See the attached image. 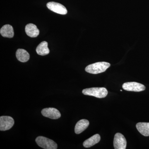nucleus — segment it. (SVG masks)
Here are the masks:
<instances>
[{"instance_id":"obj_11","label":"nucleus","mask_w":149,"mask_h":149,"mask_svg":"<svg viewBox=\"0 0 149 149\" xmlns=\"http://www.w3.org/2000/svg\"><path fill=\"white\" fill-rule=\"evenodd\" d=\"M89 125V121L86 119H82L76 123L74 128V132L77 134H80L86 129Z\"/></svg>"},{"instance_id":"obj_2","label":"nucleus","mask_w":149,"mask_h":149,"mask_svg":"<svg viewBox=\"0 0 149 149\" xmlns=\"http://www.w3.org/2000/svg\"><path fill=\"white\" fill-rule=\"evenodd\" d=\"M86 95L94 96L98 98L105 97L108 94V91L104 88H92L84 89L82 91Z\"/></svg>"},{"instance_id":"obj_9","label":"nucleus","mask_w":149,"mask_h":149,"mask_svg":"<svg viewBox=\"0 0 149 149\" xmlns=\"http://www.w3.org/2000/svg\"><path fill=\"white\" fill-rule=\"evenodd\" d=\"M26 34L30 37H36L39 35L40 31L35 24L29 23L26 25L25 28Z\"/></svg>"},{"instance_id":"obj_6","label":"nucleus","mask_w":149,"mask_h":149,"mask_svg":"<svg viewBox=\"0 0 149 149\" xmlns=\"http://www.w3.org/2000/svg\"><path fill=\"white\" fill-rule=\"evenodd\" d=\"M47 6L48 9L56 13L61 15H65L67 13L65 7L59 3L50 2L47 3Z\"/></svg>"},{"instance_id":"obj_1","label":"nucleus","mask_w":149,"mask_h":149,"mask_svg":"<svg viewBox=\"0 0 149 149\" xmlns=\"http://www.w3.org/2000/svg\"><path fill=\"white\" fill-rule=\"evenodd\" d=\"M110 66V64L106 62H99L89 65L86 67L85 70L88 73L97 74L105 72Z\"/></svg>"},{"instance_id":"obj_8","label":"nucleus","mask_w":149,"mask_h":149,"mask_svg":"<svg viewBox=\"0 0 149 149\" xmlns=\"http://www.w3.org/2000/svg\"><path fill=\"white\" fill-rule=\"evenodd\" d=\"M41 112L43 116L51 119H58L61 116V114L58 110L54 108L44 109Z\"/></svg>"},{"instance_id":"obj_16","label":"nucleus","mask_w":149,"mask_h":149,"mask_svg":"<svg viewBox=\"0 0 149 149\" xmlns=\"http://www.w3.org/2000/svg\"><path fill=\"white\" fill-rule=\"evenodd\" d=\"M120 91H121V92H122V90H120Z\"/></svg>"},{"instance_id":"obj_7","label":"nucleus","mask_w":149,"mask_h":149,"mask_svg":"<svg viewBox=\"0 0 149 149\" xmlns=\"http://www.w3.org/2000/svg\"><path fill=\"white\" fill-rule=\"evenodd\" d=\"M127 141L125 137L120 133H117L114 136L113 146L115 149L126 148Z\"/></svg>"},{"instance_id":"obj_14","label":"nucleus","mask_w":149,"mask_h":149,"mask_svg":"<svg viewBox=\"0 0 149 149\" xmlns=\"http://www.w3.org/2000/svg\"><path fill=\"white\" fill-rule=\"evenodd\" d=\"M48 43L43 41L39 45L36 49V52L38 55L45 56L49 53V49L48 47Z\"/></svg>"},{"instance_id":"obj_12","label":"nucleus","mask_w":149,"mask_h":149,"mask_svg":"<svg viewBox=\"0 0 149 149\" xmlns=\"http://www.w3.org/2000/svg\"><path fill=\"white\" fill-rule=\"evenodd\" d=\"M101 137L100 135L97 134L89 138L83 143V146L86 148H91L98 143L100 141Z\"/></svg>"},{"instance_id":"obj_5","label":"nucleus","mask_w":149,"mask_h":149,"mask_svg":"<svg viewBox=\"0 0 149 149\" xmlns=\"http://www.w3.org/2000/svg\"><path fill=\"white\" fill-rule=\"evenodd\" d=\"M14 124V120L9 116H1L0 117V130L5 131L9 130Z\"/></svg>"},{"instance_id":"obj_4","label":"nucleus","mask_w":149,"mask_h":149,"mask_svg":"<svg viewBox=\"0 0 149 149\" xmlns=\"http://www.w3.org/2000/svg\"><path fill=\"white\" fill-rule=\"evenodd\" d=\"M122 88L125 91L133 92H141L146 90V87L137 82H127L123 85Z\"/></svg>"},{"instance_id":"obj_3","label":"nucleus","mask_w":149,"mask_h":149,"mask_svg":"<svg viewBox=\"0 0 149 149\" xmlns=\"http://www.w3.org/2000/svg\"><path fill=\"white\" fill-rule=\"evenodd\" d=\"M36 142L39 146L44 149L57 148V145L54 141L43 136H39L37 137L36 139Z\"/></svg>"},{"instance_id":"obj_10","label":"nucleus","mask_w":149,"mask_h":149,"mask_svg":"<svg viewBox=\"0 0 149 149\" xmlns=\"http://www.w3.org/2000/svg\"><path fill=\"white\" fill-rule=\"evenodd\" d=\"M0 33L3 37L11 38L13 37L14 32L13 27L10 24H6L1 29Z\"/></svg>"},{"instance_id":"obj_13","label":"nucleus","mask_w":149,"mask_h":149,"mask_svg":"<svg viewBox=\"0 0 149 149\" xmlns=\"http://www.w3.org/2000/svg\"><path fill=\"white\" fill-rule=\"evenodd\" d=\"M136 127L142 135L147 137L149 136V123H139L136 124Z\"/></svg>"},{"instance_id":"obj_15","label":"nucleus","mask_w":149,"mask_h":149,"mask_svg":"<svg viewBox=\"0 0 149 149\" xmlns=\"http://www.w3.org/2000/svg\"><path fill=\"white\" fill-rule=\"evenodd\" d=\"M16 56L17 60L22 62H26L29 60V54L23 49H18L17 51Z\"/></svg>"}]
</instances>
